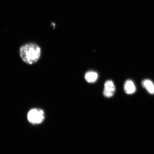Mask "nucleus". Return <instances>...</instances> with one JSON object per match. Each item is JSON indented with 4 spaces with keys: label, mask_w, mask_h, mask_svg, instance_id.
<instances>
[{
    "label": "nucleus",
    "mask_w": 154,
    "mask_h": 154,
    "mask_svg": "<svg viewBox=\"0 0 154 154\" xmlns=\"http://www.w3.org/2000/svg\"><path fill=\"white\" fill-rule=\"evenodd\" d=\"M115 89V85L112 81L111 80L107 81L105 84L103 95L107 97H112L114 94Z\"/></svg>",
    "instance_id": "7ed1b4c3"
},
{
    "label": "nucleus",
    "mask_w": 154,
    "mask_h": 154,
    "mask_svg": "<svg viewBox=\"0 0 154 154\" xmlns=\"http://www.w3.org/2000/svg\"><path fill=\"white\" fill-rule=\"evenodd\" d=\"M98 77L97 73L92 71H90L86 73L85 76V78L86 80L89 83L95 82L97 80Z\"/></svg>",
    "instance_id": "423d86ee"
},
{
    "label": "nucleus",
    "mask_w": 154,
    "mask_h": 154,
    "mask_svg": "<svg viewBox=\"0 0 154 154\" xmlns=\"http://www.w3.org/2000/svg\"><path fill=\"white\" fill-rule=\"evenodd\" d=\"M27 117L29 122L33 124H39L45 119L44 111L40 109H34L29 111Z\"/></svg>",
    "instance_id": "f03ea898"
},
{
    "label": "nucleus",
    "mask_w": 154,
    "mask_h": 154,
    "mask_svg": "<svg viewBox=\"0 0 154 154\" xmlns=\"http://www.w3.org/2000/svg\"><path fill=\"white\" fill-rule=\"evenodd\" d=\"M142 85L149 93L152 94H154V84L151 81L144 80L142 82Z\"/></svg>",
    "instance_id": "39448f33"
},
{
    "label": "nucleus",
    "mask_w": 154,
    "mask_h": 154,
    "mask_svg": "<svg viewBox=\"0 0 154 154\" xmlns=\"http://www.w3.org/2000/svg\"><path fill=\"white\" fill-rule=\"evenodd\" d=\"M41 49L38 44L34 43H27L21 46L19 54L23 62L32 65L38 62L41 55Z\"/></svg>",
    "instance_id": "f257e3e1"
},
{
    "label": "nucleus",
    "mask_w": 154,
    "mask_h": 154,
    "mask_svg": "<svg viewBox=\"0 0 154 154\" xmlns=\"http://www.w3.org/2000/svg\"><path fill=\"white\" fill-rule=\"evenodd\" d=\"M124 90L127 94H132L134 93L136 88L134 82L131 80H127L124 84Z\"/></svg>",
    "instance_id": "20e7f679"
}]
</instances>
